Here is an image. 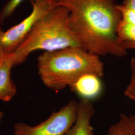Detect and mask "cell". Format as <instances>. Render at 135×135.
Returning a JSON list of instances; mask_svg holds the SVG:
<instances>
[{
  "instance_id": "1",
  "label": "cell",
  "mask_w": 135,
  "mask_h": 135,
  "mask_svg": "<svg viewBox=\"0 0 135 135\" xmlns=\"http://www.w3.org/2000/svg\"><path fill=\"white\" fill-rule=\"evenodd\" d=\"M58 6L69 10L71 26L85 50L99 57L126 56L118 37L122 15L115 0H59Z\"/></svg>"
},
{
  "instance_id": "2",
  "label": "cell",
  "mask_w": 135,
  "mask_h": 135,
  "mask_svg": "<svg viewBox=\"0 0 135 135\" xmlns=\"http://www.w3.org/2000/svg\"><path fill=\"white\" fill-rule=\"evenodd\" d=\"M37 67L44 85L56 92L70 87L86 74L101 78L104 75L100 57L79 47L45 52L38 57Z\"/></svg>"
},
{
  "instance_id": "3",
  "label": "cell",
  "mask_w": 135,
  "mask_h": 135,
  "mask_svg": "<svg viewBox=\"0 0 135 135\" xmlns=\"http://www.w3.org/2000/svg\"><path fill=\"white\" fill-rule=\"evenodd\" d=\"M69 14L67 8L58 6L40 20L23 43L12 54L14 67L24 63L35 51L52 52L70 47L84 48L71 26Z\"/></svg>"
},
{
  "instance_id": "4",
  "label": "cell",
  "mask_w": 135,
  "mask_h": 135,
  "mask_svg": "<svg viewBox=\"0 0 135 135\" xmlns=\"http://www.w3.org/2000/svg\"><path fill=\"white\" fill-rule=\"evenodd\" d=\"M78 103L71 100L58 112H54L45 121L35 126L16 123L14 135H66L74 125L77 115Z\"/></svg>"
},
{
  "instance_id": "5",
  "label": "cell",
  "mask_w": 135,
  "mask_h": 135,
  "mask_svg": "<svg viewBox=\"0 0 135 135\" xmlns=\"http://www.w3.org/2000/svg\"><path fill=\"white\" fill-rule=\"evenodd\" d=\"M30 1L33 7L30 15L18 24L4 32L2 43L7 55L16 51L39 20L58 6L59 2V0Z\"/></svg>"
},
{
  "instance_id": "6",
  "label": "cell",
  "mask_w": 135,
  "mask_h": 135,
  "mask_svg": "<svg viewBox=\"0 0 135 135\" xmlns=\"http://www.w3.org/2000/svg\"><path fill=\"white\" fill-rule=\"evenodd\" d=\"M95 112L91 102L82 99L78 103L76 122L66 135H94L91 120Z\"/></svg>"
},
{
  "instance_id": "7",
  "label": "cell",
  "mask_w": 135,
  "mask_h": 135,
  "mask_svg": "<svg viewBox=\"0 0 135 135\" xmlns=\"http://www.w3.org/2000/svg\"><path fill=\"white\" fill-rule=\"evenodd\" d=\"M69 88L82 99L90 101L100 96L103 89L101 78L92 74L83 76Z\"/></svg>"
},
{
  "instance_id": "8",
  "label": "cell",
  "mask_w": 135,
  "mask_h": 135,
  "mask_svg": "<svg viewBox=\"0 0 135 135\" xmlns=\"http://www.w3.org/2000/svg\"><path fill=\"white\" fill-rule=\"evenodd\" d=\"M14 67L12 54L7 55L0 64V100L9 102L17 93V87L11 78V70Z\"/></svg>"
},
{
  "instance_id": "9",
  "label": "cell",
  "mask_w": 135,
  "mask_h": 135,
  "mask_svg": "<svg viewBox=\"0 0 135 135\" xmlns=\"http://www.w3.org/2000/svg\"><path fill=\"white\" fill-rule=\"evenodd\" d=\"M107 135H135V115L121 114L119 121L109 128Z\"/></svg>"
},
{
  "instance_id": "10",
  "label": "cell",
  "mask_w": 135,
  "mask_h": 135,
  "mask_svg": "<svg viewBox=\"0 0 135 135\" xmlns=\"http://www.w3.org/2000/svg\"><path fill=\"white\" fill-rule=\"evenodd\" d=\"M117 35L120 43L127 50L135 47V25L121 20L117 29Z\"/></svg>"
},
{
  "instance_id": "11",
  "label": "cell",
  "mask_w": 135,
  "mask_h": 135,
  "mask_svg": "<svg viewBox=\"0 0 135 135\" xmlns=\"http://www.w3.org/2000/svg\"><path fill=\"white\" fill-rule=\"evenodd\" d=\"M24 0H10L3 7L0 12V24L13 14L17 8Z\"/></svg>"
},
{
  "instance_id": "12",
  "label": "cell",
  "mask_w": 135,
  "mask_h": 135,
  "mask_svg": "<svg viewBox=\"0 0 135 135\" xmlns=\"http://www.w3.org/2000/svg\"><path fill=\"white\" fill-rule=\"evenodd\" d=\"M131 75L130 83L124 91L126 97L135 101V58L132 57L130 61Z\"/></svg>"
},
{
  "instance_id": "13",
  "label": "cell",
  "mask_w": 135,
  "mask_h": 135,
  "mask_svg": "<svg viewBox=\"0 0 135 135\" xmlns=\"http://www.w3.org/2000/svg\"><path fill=\"white\" fill-rule=\"evenodd\" d=\"M117 7L121 12L122 21L135 25V11L124 4L117 5Z\"/></svg>"
},
{
  "instance_id": "14",
  "label": "cell",
  "mask_w": 135,
  "mask_h": 135,
  "mask_svg": "<svg viewBox=\"0 0 135 135\" xmlns=\"http://www.w3.org/2000/svg\"><path fill=\"white\" fill-rule=\"evenodd\" d=\"M4 33V31L3 30V29H2V28L0 26V64L3 61V60L6 58V56L7 55L5 53L3 45H2V40Z\"/></svg>"
},
{
  "instance_id": "15",
  "label": "cell",
  "mask_w": 135,
  "mask_h": 135,
  "mask_svg": "<svg viewBox=\"0 0 135 135\" xmlns=\"http://www.w3.org/2000/svg\"><path fill=\"white\" fill-rule=\"evenodd\" d=\"M123 4L135 11V0H124Z\"/></svg>"
},
{
  "instance_id": "16",
  "label": "cell",
  "mask_w": 135,
  "mask_h": 135,
  "mask_svg": "<svg viewBox=\"0 0 135 135\" xmlns=\"http://www.w3.org/2000/svg\"><path fill=\"white\" fill-rule=\"evenodd\" d=\"M3 117H4V113L3 112L0 111V123L2 122Z\"/></svg>"
},
{
  "instance_id": "17",
  "label": "cell",
  "mask_w": 135,
  "mask_h": 135,
  "mask_svg": "<svg viewBox=\"0 0 135 135\" xmlns=\"http://www.w3.org/2000/svg\"><path fill=\"white\" fill-rule=\"evenodd\" d=\"M133 49H134V50H135V47H134V48H133Z\"/></svg>"
}]
</instances>
